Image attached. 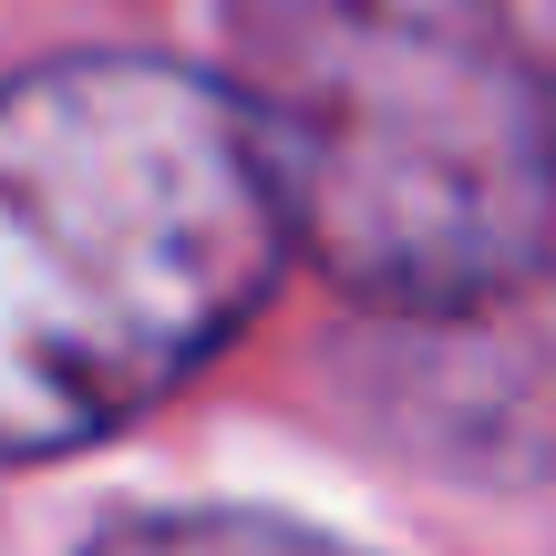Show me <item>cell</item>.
Segmentation results:
<instances>
[{"instance_id":"cell-1","label":"cell","mask_w":556,"mask_h":556,"mask_svg":"<svg viewBox=\"0 0 556 556\" xmlns=\"http://www.w3.org/2000/svg\"><path fill=\"white\" fill-rule=\"evenodd\" d=\"M289 206L227 73L62 52L0 83V464L155 413L258 319Z\"/></svg>"},{"instance_id":"cell-2","label":"cell","mask_w":556,"mask_h":556,"mask_svg":"<svg viewBox=\"0 0 556 556\" xmlns=\"http://www.w3.org/2000/svg\"><path fill=\"white\" fill-rule=\"evenodd\" d=\"M227 93L371 309H495L546 268V93L505 0H227Z\"/></svg>"},{"instance_id":"cell-3","label":"cell","mask_w":556,"mask_h":556,"mask_svg":"<svg viewBox=\"0 0 556 556\" xmlns=\"http://www.w3.org/2000/svg\"><path fill=\"white\" fill-rule=\"evenodd\" d=\"M83 556H361L340 536H309L289 516H248V505H197V516H144V526H114Z\"/></svg>"}]
</instances>
